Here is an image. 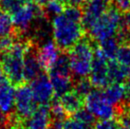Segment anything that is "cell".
Listing matches in <instances>:
<instances>
[{
  "mask_svg": "<svg viewBox=\"0 0 130 129\" xmlns=\"http://www.w3.org/2000/svg\"><path fill=\"white\" fill-rule=\"evenodd\" d=\"M7 79L0 83V112L10 116L14 111L15 89Z\"/></svg>",
  "mask_w": 130,
  "mask_h": 129,
  "instance_id": "cell-14",
  "label": "cell"
},
{
  "mask_svg": "<svg viewBox=\"0 0 130 129\" xmlns=\"http://www.w3.org/2000/svg\"><path fill=\"white\" fill-rule=\"evenodd\" d=\"M52 121L51 113L48 105H39L22 122V127L24 129H50Z\"/></svg>",
  "mask_w": 130,
  "mask_h": 129,
  "instance_id": "cell-12",
  "label": "cell"
},
{
  "mask_svg": "<svg viewBox=\"0 0 130 129\" xmlns=\"http://www.w3.org/2000/svg\"><path fill=\"white\" fill-rule=\"evenodd\" d=\"M29 42V39H17L10 50L0 54V64L6 79L14 86L25 83L24 57Z\"/></svg>",
  "mask_w": 130,
  "mask_h": 129,
  "instance_id": "cell-2",
  "label": "cell"
},
{
  "mask_svg": "<svg viewBox=\"0 0 130 129\" xmlns=\"http://www.w3.org/2000/svg\"><path fill=\"white\" fill-rule=\"evenodd\" d=\"M121 11L113 5L95 22L89 30V37L93 41L101 42L103 40L116 35L119 28L123 23Z\"/></svg>",
  "mask_w": 130,
  "mask_h": 129,
  "instance_id": "cell-4",
  "label": "cell"
},
{
  "mask_svg": "<svg viewBox=\"0 0 130 129\" xmlns=\"http://www.w3.org/2000/svg\"><path fill=\"white\" fill-rule=\"evenodd\" d=\"M96 129H119L120 123L118 122L111 120H103L95 124Z\"/></svg>",
  "mask_w": 130,
  "mask_h": 129,
  "instance_id": "cell-28",
  "label": "cell"
},
{
  "mask_svg": "<svg viewBox=\"0 0 130 129\" xmlns=\"http://www.w3.org/2000/svg\"><path fill=\"white\" fill-rule=\"evenodd\" d=\"M119 47L120 43L115 36L103 40L100 42V45L98 46L103 55L108 60H115L116 54H117Z\"/></svg>",
  "mask_w": 130,
  "mask_h": 129,
  "instance_id": "cell-19",
  "label": "cell"
},
{
  "mask_svg": "<svg viewBox=\"0 0 130 129\" xmlns=\"http://www.w3.org/2000/svg\"><path fill=\"white\" fill-rule=\"evenodd\" d=\"M85 105L87 110L100 121L111 120L118 115V107L110 104L99 88L93 89L85 98Z\"/></svg>",
  "mask_w": 130,
  "mask_h": 129,
  "instance_id": "cell-6",
  "label": "cell"
},
{
  "mask_svg": "<svg viewBox=\"0 0 130 129\" xmlns=\"http://www.w3.org/2000/svg\"><path fill=\"white\" fill-rule=\"evenodd\" d=\"M124 89H125V101H126V104H130V76L129 78L125 81Z\"/></svg>",
  "mask_w": 130,
  "mask_h": 129,
  "instance_id": "cell-30",
  "label": "cell"
},
{
  "mask_svg": "<svg viewBox=\"0 0 130 129\" xmlns=\"http://www.w3.org/2000/svg\"><path fill=\"white\" fill-rule=\"evenodd\" d=\"M59 47L54 41L48 39L39 44L36 47V52L40 64L44 70L48 71L59 56Z\"/></svg>",
  "mask_w": 130,
  "mask_h": 129,
  "instance_id": "cell-13",
  "label": "cell"
},
{
  "mask_svg": "<svg viewBox=\"0 0 130 129\" xmlns=\"http://www.w3.org/2000/svg\"><path fill=\"white\" fill-rule=\"evenodd\" d=\"M15 35V28L11 15L7 11L0 10V37Z\"/></svg>",
  "mask_w": 130,
  "mask_h": 129,
  "instance_id": "cell-20",
  "label": "cell"
},
{
  "mask_svg": "<svg viewBox=\"0 0 130 129\" xmlns=\"http://www.w3.org/2000/svg\"><path fill=\"white\" fill-rule=\"evenodd\" d=\"M30 89L33 98L38 105H50L54 99V91L51 79L45 73H42L36 79L30 82Z\"/></svg>",
  "mask_w": 130,
  "mask_h": 129,
  "instance_id": "cell-9",
  "label": "cell"
},
{
  "mask_svg": "<svg viewBox=\"0 0 130 129\" xmlns=\"http://www.w3.org/2000/svg\"><path fill=\"white\" fill-rule=\"evenodd\" d=\"M58 99L66 113L69 115H73L85 105V98L77 93L74 89L69 90Z\"/></svg>",
  "mask_w": 130,
  "mask_h": 129,
  "instance_id": "cell-15",
  "label": "cell"
},
{
  "mask_svg": "<svg viewBox=\"0 0 130 129\" xmlns=\"http://www.w3.org/2000/svg\"><path fill=\"white\" fill-rule=\"evenodd\" d=\"M8 129H24L22 127V125H10V127H8Z\"/></svg>",
  "mask_w": 130,
  "mask_h": 129,
  "instance_id": "cell-35",
  "label": "cell"
},
{
  "mask_svg": "<svg viewBox=\"0 0 130 129\" xmlns=\"http://www.w3.org/2000/svg\"><path fill=\"white\" fill-rule=\"evenodd\" d=\"M108 62L109 60L103 55L99 47H95L94 59L89 73V80L96 88H105L110 85L108 76Z\"/></svg>",
  "mask_w": 130,
  "mask_h": 129,
  "instance_id": "cell-8",
  "label": "cell"
},
{
  "mask_svg": "<svg viewBox=\"0 0 130 129\" xmlns=\"http://www.w3.org/2000/svg\"><path fill=\"white\" fill-rule=\"evenodd\" d=\"M108 76L110 84L112 83H123L130 76V68L120 64L116 60H109Z\"/></svg>",
  "mask_w": 130,
  "mask_h": 129,
  "instance_id": "cell-18",
  "label": "cell"
},
{
  "mask_svg": "<svg viewBox=\"0 0 130 129\" xmlns=\"http://www.w3.org/2000/svg\"><path fill=\"white\" fill-rule=\"evenodd\" d=\"M48 1H50V0H35V3H37L39 6L42 7V6H44L46 3H47ZM62 1H65V0H62Z\"/></svg>",
  "mask_w": 130,
  "mask_h": 129,
  "instance_id": "cell-33",
  "label": "cell"
},
{
  "mask_svg": "<svg viewBox=\"0 0 130 129\" xmlns=\"http://www.w3.org/2000/svg\"><path fill=\"white\" fill-rule=\"evenodd\" d=\"M27 1H29V2H30V1H33V0H27Z\"/></svg>",
  "mask_w": 130,
  "mask_h": 129,
  "instance_id": "cell-37",
  "label": "cell"
},
{
  "mask_svg": "<svg viewBox=\"0 0 130 129\" xmlns=\"http://www.w3.org/2000/svg\"><path fill=\"white\" fill-rule=\"evenodd\" d=\"M36 45L31 41L29 43L24 57V79L25 82H31L43 73V68L37 56Z\"/></svg>",
  "mask_w": 130,
  "mask_h": 129,
  "instance_id": "cell-11",
  "label": "cell"
},
{
  "mask_svg": "<svg viewBox=\"0 0 130 129\" xmlns=\"http://www.w3.org/2000/svg\"><path fill=\"white\" fill-rule=\"evenodd\" d=\"M43 14L42 7L30 1L24 4L11 13L12 22L15 28V35L17 39H28L29 30L32 28L37 18Z\"/></svg>",
  "mask_w": 130,
  "mask_h": 129,
  "instance_id": "cell-5",
  "label": "cell"
},
{
  "mask_svg": "<svg viewBox=\"0 0 130 129\" xmlns=\"http://www.w3.org/2000/svg\"><path fill=\"white\" fill-rule=\"evenodd\" d=\"M115 60L120 64L130 68V42L120 45Z\"/></svg>",
  "mask_w": 130,
  "mask_h": 129,
  "instance_id": "cell-22",
  "label": "cell"
},
{
  "mask_svg": "<svg viewBox=\"0 0 130 129\" xmlns=\"http://www.w3.org/2000/svg\"><path fill=\"white\" fill-rule=\"evenodd\" d=\"M90 37H83L68 51L70 69L74 81L89 75L94 59V50Z\"/></svg>",
  "mask_w": 130,
  "mask_h": 129,
  "instance_id": "cell-3",
  "label": "cell"
},
{
  "mask_svg": "<svg viewBox=\"0 0 130 129\" xmlns=\"http://www.w3.org/2000/svg\"><path fill=\"white\" fill-rule=\"evenodd\" d=\"M111 0H88L84 5L82 24L86 31L92 28L102 15L111 6Z\"/></svg>",
  "mask_w": 130,
  "mask_h": 129,
  "instance_id": "cell-10",
  "label": "cell"
},
{
  "mask_svg": "<svg viewBox=\"0 0 130 129\" xmlns=\"http://www.w3.org/2000/svg\"><path fill=\"white\" fill-rule=\"evenodd\" d=\"M83 11L79 6L69 5L60 14L51 20L53 41L62 51H69L84 37L85 29L82 24Z\"/></svg>",
  "mask_w": 130,
  "mask_h": 129,
  "instance_id": "cell-1",
  "label": "cell"
},
{
  "mask_svg": "<svg viewBox=\"0 0 130 129\" xmlns=\"http://www.w3.org/2000/svg\"><path fill=\"white\" fill-rule=\"evenodd\" d=\"M26 3L27 0H0V10L12 13Z\"/></svg>",
  "mask_w": 130,
  "mask_h": 129,
  "instance_id": "cell-24",
  "label": "cell"
},
{
  "mask_svg": "<svg viewBox=\"0 0 130 129\" xmlns=\"http://www.w3.org/2000/svg\"><path fill=\"white\" fill-rule=\"evenodd\" d=\"M51 85L53 87L55 98H60L62 95L73 89L74 78L72 75H62V74H48Z\"/></svg>",
  "mask_w": 130,
  "mask_h": 129,
  "instance_id": "cell-16",
  "label": "cell"
},
{
  "mask_svg": "<svg viewBox=\"0 0 130 129\" xmlns=\"http://www.w3.org/2000/svg\"><path fill=\"white\" fill-rule=\"evenodd\" d=\"M16 40H17L16 35L0 37V54L10 50Z\"/></svg>",
  "mask_w": 130,
  "mask_h": 129,
  "instance_id": "cell-27",
  "label": "cell"
},
{
  "mask_svg": "<svg viewBox=\"0 0 130 129\" xmlns=\"http://www.w3.org/2000/svg\"><path fill=\"white\" fill-rule=\"evenodd\" d=\"M63 129H96L94 124H89L86 122H80L75 118L67 119L64 123Z\"/></svg>",
  "mask_w": 130,
  "mask_h": 129,
  "instance_id": "cell-25",
  "label": "cell"
},
{
  "mask_svg": "<svg viewBox=\"0 0 130 129\" xmlns=\"http://www.w3.org/2000/svg\"><path fill=\"white\" fill-rule=\"evenodd\" d=\"M123 24L130 29V10L124 12V15L123 17Z\"/></svg>",
  "mask_w": 130,
  "mask_h": 129,
  "instance_id": "cell-31",
  "label": "cell"
},
{
  "mask_svg": "<svg viewBox=\"0 0 130 129\" xmlns=\"http://www.w3.org/2000/svg\"><path fill=\"white\" fill-rule=\"evenodd\" d=\"M103 93L106 100L116 107L123 104V102L125 100V89L123 83H112L104 88Z\"/></svg>",
  "mask_w": 130,
  "mask_h": 129,
  "instance_id": "cell-17",
  "label": "cell"
},
{
  "mask_svg": "<svg viewBox=\"0 0 130 129\" xmlns=\"http://www.w3.org/2000/svg\"><path fill=\"white\" fill-rule=\"evenodd\" d=\"M4 76H5V74H4L2 67H1V64H0V83L5 80V77H4Z\"/></svg>",
  "mask_w": 130,
  "mask_h": 129,
  "instance_id": "cell-34",
  "label": "cell"
},
{
  "mask_svg": "<svg viewBox=\"0 0 130 129\" xmlns=\"http://www.w3.org/2000/svg\"><path fill=\"white\" fill-rule=\"evenodd\" d=\"M36 102L34 100L30 89V86L25 83L17 86L15 90V104L13 114L20 122L32 114V112L37 108Z\"/></svg>",
  "mask_w": 130,
  "mask_h": 129,
  "instance_id": "cell-7",
  "label": "cell"
},
{
  "mask_svg": "<svg viewBox=\"0 0 130 129\" xmlns=\"http://www.w3.org/2000/svg\"><path fill=\"white\" fill-rule=\"evenodd\" d=\"M112 2L121 12H125L130 10V0H112Z\"/></svg>",
  "mask_w": 130,
  "mask_h": 129,
  "instance_id": "cell-29",
  "label": "cell"
},
{
  "mask_svg": "<svg viewBox=\"0 0 130 129\" xmlns=\"http://www.w3.org/2000/svg\"><path fill=\"white\" fill-rule=\"evenodd\" d=\"M93 87L94 86L90 80L87 79V77H84V78H80L74 81L73 89L82 97L86 98L93 90Z\"/></svg>",
  "mask_w": 130,
  "mask_h": 129,
  "instance_id": "cell-23",
  "label": "cell"
},
{
  "mask_svg": "<svg viewBox=\"0 0 130 129\" xmlns=\"http://www.w3.org/2000/svg\"><path fill=\"white\" fill-rule=\"evenodd\" d=\"M65 1L62 0H50L47 3L42 6V10L45 16L48 19H52L56 15L60 14L66 8Z\"/></svg>",
  "mask_w": 130,
  "mask_h": 129,
  "instance_id": "cell-21",
  "label": "cell"
},
{
  "mask_svg": "<svg viewBox=\"0 0 130 129\" xmlns=\"http://www.w3.org/2000/svg\"><path fill=\"white\" fill-rule=\"evenodd\" d=\"M69 5H74V6H84L88 0H67Z\"/></svg>",
  "mask_w": 130,
  "mask_h": 129,
  "instance_id": "cell-32",
  "label": "cell"
},
{
  "mask_svg": "<svg viewBox=\"0 0 130 129\" xmlns=\"http://www.w3.org/2000/svg\"><path fill=\"white\" fill-rule=\"evenodd\" d=\"M119 129H130V127H127V126H121L120 125Z\"/></svg>",
  "mask_w": 130,
  "mask_h": 129,
  "instance_id": "cell-36",
  "label": "cell"
},
{
  "mask_svg": "<svg viewBox=\"0 0 130 129\" xmlns=\"http://www.w3.org/2000/svg\"><path fill=\"white\" fill-rule=\"evenodd\" d=\"M73 118H75L76 120H78L80 122L89 123V124H95V122H96V118L91 114V112L89 110H87V108H81L80 110L75 112L73 114Z\"/></svg>",
  "mask_w": 130,
  "mask_h": 129,
  "instance_id": "cell-26",
  "label": "cell"
}]
</instances>
